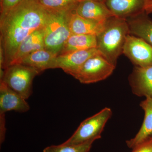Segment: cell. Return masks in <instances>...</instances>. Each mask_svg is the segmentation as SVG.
Returning <instances> with one entry per match:
<instances>
[{
	"label": "cell",
	"instance_id": "obj_12",
	"mask_svg": "<svg viewBox=\"0 0 152 152\" xmlns=\"http://www.w3.org/2000/svg\"><path fill=\"white\" fill-rule=\"evenodd\" d=\"M104 3L115 16L125 20L145 12V0H105Z\"/></svg>",
	"mask_w": 152,
	"mask_h": 152
},
{
	"label": "cell",
	"instance_id": "obj_18",
	"mask_svg": "<svg viewBox=\"0 0 152 152\" xmlns=\"http://www.w3.org/2000/svg\"><path fill=\"white\" fill-rule=\"evenodd\" d=\"M96 48V36L71 34L66 42L59 55Z\"/></svg>",
	"mask_w": 152,
	"mask_h": 152
},
{
	"label": "cell",
	"instance_id": "obj_17",
	"mask_svg": "<svg viewBox=\"0 0 152 152\" xmlns=\"http://www.w3.org/2000/svg\"><path fill=\"white\" fill-rule=\"evenodd\" d=\"M69 27L72 34L97 36L103 30L104 24L80 16L74 11L70 18Z\"/></svg>",
	"mask_w": 152,
	"mask_h": 152
},
{
	"label": "cell",
	"instance_id": "obj_21",
	"mask_svg": "<svg viewBox=\"0 0 152 152\" xmlns=\"http://www.w3.org/2000/svg\"><path fill=\"white\" fill-rule=\"evenodd\" d=\"M23 0H1V17L20 4Z\"/></svg>",
	"mask_w": 152,
	"mask_h": 152
},
{
	"label": "cell",
	"instance_id": "obj_20",
	"mask_svg": "<svg viewBox=\"0 0 152 152\" xmlns=\"http://www.w3.org/2000/svg\"><path fill=\"white\" fill-rule=\"evenodd\" d=\"M45 8L56 11H75L79 0H37Z\"/></svg>",
	"mask_w": 152,
	"mask_h": 152
},
{
	"label": "cell",
	"instance_id": "obj_13",
	"mask_svg": "<svg viewBox=\"0 0 152 152\" xmlns=\"http://www.w3.org/2000/svg\"><path fill=\"white\" fill-rule=\"evenodd\" d=\"M44 49V28L31 33L21 43L10 66L20 64L22 60L32 53Z\"/></svg>",
	"mask_w": 152,
	"mask_h": 152
},
{
	"label": "cell",
	"instance_id": "obj_6",
	"mask_svg": "<svg viewBox=\"0 0 152 152\" xmlns=\"http://www.w3.org/2000/svg\"><path fill=\"white\" fill-rule=\"evenodd\" d=\"M115 67L102 54H99L88 59L73 77L81 83H94L108 77Z\"/></svg>",
	"mask_w": 152,
	"mask_h": 152
},
{
	"label": "cell",
	"instance_id": "obj_7",
	"mask_svg": "<svg viewBox=\"0 0 152 152\" xmlns=\"http://www.w3.org/2000/svg\"><path fill=\"white\" fill-rule=\"evenodd\" d=\"M123 53L137 66H152V46L142 38L129 34L126 38Z\"/></svg>",
	"mask_w": 152,
	"mask_h": 152
},
{
	"label": "cell",
	"instance_id": "obj_9",
	"mask_svg": "<svg viewBox=\"0 0 152 152\" xmlns=\"http://www.w3.org/2000/svg\"><path fill=\"white\" fill-rule=\"evenodd\" d=\"M129 80L134 94L152 99V66L146 67L135 66Z\"/></svg>",
	"mask_w": 152,
	"mask_h": 152
},
{
	"label": "cell",
	"instance_id": "obj_2",
	"mask_svg": "<svg viewBox=\"0 0 152 152\" xmlns=\"http://www.w3.org/2000/svg\"><path fill=\"white\" fill-rule=\"evenodd\" d=\"M130 34L126 20L115 16L110 18L97 36L96 48L110 62L116 66L117 60L123 53L127 36Z\"/></svg>",
	"mask_w": 152,
	"mask_h": 152
},
{
	"label": "cell",
	"instance_id": "obj_8",
	"mask_svg": "<svg viewBox=\"0 0 152 152\" xmlns=\"http://www.w3.org/2000/svg\"><path fill=\"white\" fill-rule=\"evenodd\" d=\"M99 54L101 53L97 49L93 48L58 55L55 60L54 69H61L73 77L88 59Z\"/></svg>",
	"mask_w": 152,
	"mask_h": 152
},
{
	"label": "cell",
	"instance_id": "obj_16",
	"mask_svg": "<svg viewBox=\"0 0 152 152\" xmlns=\"http://www.w3.org/2000/svg\"><path fill=\"white\" fill-rule=\"evenodd\" d=\"M45 49L34 52L24 58L20 64L34 68L40 73L50 69H54L57 56Z\"/></svg>",
	"mask_w": 152,
	"mask_h": 152
},
{
	"label": "cell",
	"instance_id": "obj_5",
	"mask_svg": "<svg viewBox=\"0 0 152 152\" xmlns=\"http://www.w3.org/2000/svg\"><path fill=\"white\" fill-rule=\"evenodd\" d=\"M112 115L111 109L105 108L81 123L75 132L63 143L76 145L100 139L106 124Z\"/></svg>",
	"mask_w": 152,
	"mask_h": 152
},
{
	"label": "cell",
	"instance_id": "obj_22",
	"mask_svg": "<svg viewBox=\"0 0 152 152\" xmlns=\"http://www.w3.org/2000/svg\"><path fill=\"white\" fill-rule=\"evenodd\" d=\"M132 152H152V136L133 149Z\"/></svg>",
	"mask_w": 152,
	"mask_h": 152
},
{
	"label": "cell",
	"instance_id": "obj_19",
	"mask_svg": "<svg viewBox=\"0 0 152 152\" xmlns=\"http://www.w3.org/2000/svg\"><path fill=\"white\" fill-rule=\"evenodd\" d=\"M95 140H91L84 143L76 145H52L45 148L43 152H89Z\"/></svg>",
	"mask_w": 152,
	"mask_h": 152
},
{
	"label": "cell",
	"instance_id": "obj_1",
	"mask_svg": "<svg viewBox=\"0 0 152 152\" xmlns=\"http://www.w3.org/2000/svg\"><path fill=\"white\" fill-rule=\"evenodd\" d=\"M48 15V10L37 0H23L0 18V42L4 54L1 72L10 66L24 39L35 31L45 28Z\"/></svg>",
	"mask_w": 152,
	"mask_h": 152
},
{
	"label": "cell",
	"instance_id": "obj_23",
	"mask_svg": "<svg viewBox=\"0 0 152 152\" xmlns=\"http://www.w3.org/2000/svg\"><path fill=\"white\" fill-rule=\"evenodd\" d=\"M145 11L148 15L152 13V0H145Z\"/></svg>",
	"mask_w": 152,
	"mask_h": 152
},
{
	"label": "cell",
	"instance_id": "obj_11",
	"mask_svg": "<svg viewBox=\"0 0 152 152\" xmlns=\"http://www.w3.org/2000/svg\"><path fill=\"white\" fill-rule=\"evenodd\" d=\"M29 110L30 106L24 98L0 82V115H5L11 111L26 113Z\"/></svg>",
	"mask_w": 152,
	"mask_h": 152
},
{
	"label": "cell",
	"instance_id": "obj_10",
	"mask_svg": "<svg viewBox=\"0 0 152 152\" xmlns=\"http://www.w3.org/2000/svg\"><path fill=\"white\" fill-rule=\"evenodd\" d=\"M75 12L80 16L102 24H104L111 17L115 16L104 3L91 0L80 1Z\"/></svg>",
	"mask_w": 152,
	"mask_h": 152
},
{
	"label": "cell",
	"instance_id": "obj_15",
	"mask_svg": "<svg viewBox=\"0 0 152 152\" xmlns=\"http://www.w3.org/2000/svg\"><path fill=\"white\" fill-rule=\"evenodd\" d=\"M126 20L130 34L142 38L152 46V20L145 12Z\"/></svg>",
	"mask_w": 152,
	"mask_h": 152
},
{
	"label": "cell",
	"instance_id": "obj_24",
	"mask_svg": "<svg viewBox=\"0 0 152 152\" xmlns=\"http://www.w3.org/2000/svg\"><path fill=\"white\" fill-rule=\"evenodd\" d=\"M79 2L81 1H84V0H79ZM91 1H96L101 2H105V0H91Z\"/></svg>",
	"mask_w": 152,
	"mask_h": 152
},
{
	"label": "cell",
	"instance_id": "obj_3",
	"mask_svg": "<svg viewBox=\"0 0 152 152\" xmlns=\"http://www.w3.org/2000/svg\"><path fill=\"white\" fill-rule=\"evenodd\" d=\"M48 10V17L44 28L45 49L58 56L72 34L69 20L74 11Z\"/></svg>",
	"mask_w": 152,
	"mask_h": 152
},
{
	"label": "cell",
	"instance_id": "obj_14",
	"mask_svg": "<svg viewBox=\"0 0 152 152\" xmlns=\"http://www.w3.org/2000/svg\"><path fill=\"white\" fill-rule=\"evenodd\" d=\"M140 106L145 113L143 122L134 137L126 142L127 146L132 149L152 136V99L146 98Z\"/></svg>",
	"mask_w": 152,
	"mask_h": 152
},
{
	"label": "cell",
	"instance_id": "obj_4",
	"mask_svg": "<svg viewBox=\"0 0 152 152\" xmlns=\"http://www.w3.org/2000/svg\"><path fill=\"white\" fill-rule=\"evenodd\" d=\"M39 74L34 68L16 64L4 70L1 82L26 100L32 94L33 80Z\"/></svg>",
	"mask_w": 152,
	"mask_h": 152
}]
</instances>
